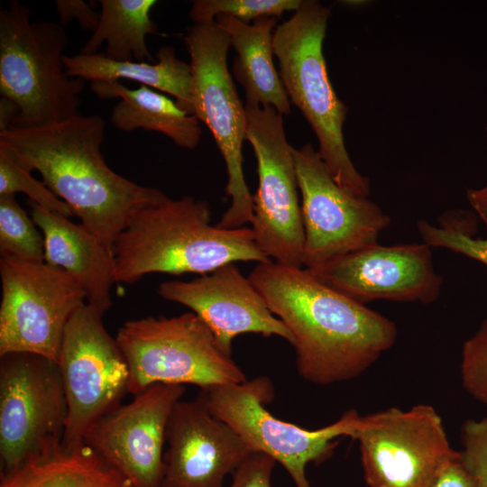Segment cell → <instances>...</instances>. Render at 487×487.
Segmentation results:
<instances>
[{
    "instance_id": "1",
    "label": "cell",
    "mask_w": 487,
    "mask_h": 487,
    "mask_svg": "<svg viewBox=\"0 0 487 487\" xmlns=\"http://www.w3.org/2000/svg\"><path fill=\"white\" fill-rule=\"evenodd\" d=\"M293 337L299 376L316 385L357 378L390 350L396 324L318 280L306 268L270 260L249 275Z\"/></svg>"
},
{
    "instance_id": "2",
    "label": "cell",
    "mask_w": 487,
    "mask_h": 487,
    "mask_svg": "<svg viewBox=\"0 0 487 487\" xmlns=\"http://www.w3.org/2000/svg\"><path fill=\"white\" fill-rule=\"evenodd\" d=\"M105 131L101 116L79 115L40 127L11 126L0 132V143L37 170L80 224L112 251L139 211L168 197L108 167L101 152Z\"/></svg>"
},
{
    "instance_id": "3",
    "label": "cell",
    "mask_w": 487,
    "mask_h": 487,
    "mask_svg": "<svg viewBox=\"0 0 487 487\" xmlns=\"http://www.w3.org/2000/svg\"><path fill=\"white\" fill-rule=\"evenodd\" d=\"M112 253L116 283L125 284L151 273L205 275L231 262L271 260L251 228L212 225L207 202L192 197L167 198L139 211Z\"/></svg>"
},
{
    "instance_id": "4",
    "label": "cell",
    "mask_w": 487,
    "mask_h": 487,
    "mask_svg": "<svg viewBox=\"0 0 487 487\" xmlns=\"http://www.w3.org/2000/svg\"><path fill=\"white\" fill-rule=\"evenodd\" d=\"M330 14L319 1L302 0L293 15L275 28L274 54L289 99L313 129L317 152L333 179L345 192L368 198L369 179L354 167L345 144L347 107L333 88L323 53Z\"/></svg>"
},
{
    "instance_id": "5",
    "label": "cell",
    "mask_w": 487,
    "mask_h": 487,
    "mask_svg": "<svg viewBox=\"0 0 487 487\" xmlns=\"http://www.w3.org/2000/svg\"><path fill=\"white\" fill-rule=\"evenodd\" d=\"M31 13L16 0L0 12V94L18 108L11 125L16 127H40L79 115L85 87L84 79L66 72L69 38L63 26L31 22Z\"/></svg>"
},
{
    "instance_id": "6",
    "label": "cell",
    "mask_w": 487,
    "mask_h": 487,
    "mask_svg": "<svg viewBox=\"0 0 487 487\" xmlns=\"http://www.w3.org/2000/svg\"><path fill=\"white\" fill-rule=\"evenodd\" d=\"M115 340L129 370L127 390L133 396L156 383L194 384L204 390L247 380L193 312L128 320Z\"/></svg>"
},
{
    "instance_id": "7",
    "label": "cell",
    "mask_w": 487,
    "mask_h": 487,
    "mask_svg": "<svg viewBox=\"0 0 487 487\" xmlns=\"http://www.w3.org/2000/svg\"><path fill=\"white\" fill-rule=\"evenodd\" d=\"M183 40L190 59L192 115L211 132L226 168L225 191L231 204L216 225L244 227L252 223L253 202L243 166L246 110L227 67L230 38L211 22L188 28Z\"/></svg>"
},
{
    "instance_id": "8",
    "label": "cell",
    "mask_w": 487,
    "mask_h": 487,
    "mask_svg": "<svg viewBox=\"0 0 487 487\" xmlns=\"http://www.w3.org/2000/svg\"><path fill=\"white\" fill-rule=\"evenodd\" d=\"M273 397L271 381L260 376L201 390L197 399L227 424L252 452L266 454L279 462L296 487H311L307 465L325 462L333 455L337 438L351 437L359 414L350 409L330 425L306 429L271 414L265 406Z\"/></svg>"
},
{
    "instance_id": "9",
    "label": "cell",
    "mask_w": 487,
    "mask_h": 487,
    "mask_svg": "<svg viewBox=\"0 0 487 487\" xmlns=\"http://www.w3.org/2000/svg\"><path fill=\"white\" fill-rule=\"evenodd\" d=\"M351 438L358 442L368 487H432L458 453L440 415L423 403L359 415Z\"/></svg>"
},
{
    "instance_id": "10",
    "label": "cell",
    "mask_w": 487,
    "mask_h": 487,
    "mask_svg": "<svg viewBox=\"0 0 487 487\" xmlns=\"http://www.w3.org/2000/svg\"><path fill=\"white\" fill-rule=\"evenodd\" d=\"M245 106L247 141L257 161L252 230L273 262L302 268L305 232L296 166L282 115L271 106Z\"/></svg>"
},
{
    "instance_id": "11",
    "label": "cell",
    "mask_w": 487,
    "mask_h": 487,
    "mask_svg": "<svg viewBox=\"0 0 487 487\" xmlns=\"http://www.w3.org/2000/svg\"><path fill=\"white\" fill-rule=\"evenodd\" d=\"M0 356L31 353L58 363L65 327L87 303L80 284L59 267L0 258Z\"/></svg>"
},
{
    "instance_id": "12",
    "label": "cell",
    "mask_w": 487,
    "mask_h": 487,
    "mask_svg": "<svg viewBox=\"0 0 487 487\" xmlns=\"http://www.w3.org/2000/svg\"><path fill=\"white\" fill-rule=\"evenodd\" d=\"M2 473L62 443L68 404L59 364L31 353L0 356Z\"/></svg>"
},
{
    "instance_id": "13",
    "label": "cell",
    "mask_w": 487,
    "mask_h": 487,
    "mask_svg": "<svg viewBox=\"0 0 487 487\" xmlns=\"http://www.w3.org/2000/svg\"><path fill=\"white\" fill-rule=\"evenodd\" d=\"M102 318L86 303L64 330L58 364L68 404L65 446L82 443L88 429L128 392L126 361Z\"/></svg>"
},
{
    "instance_id": "14",
    "label": "cell",
    "mask_w": 487,
    "mask_h": 487,
    "mask_svg": "<svg viewBox=\"0 0 487 487\" xmlns=\"http://www.w3.org/2000/svg\"><path fill=\"white\" fill-rule=\"evenodd\" d=\"M292 153L301 195L306 269L377 244L391 217L368 198L342 189L310 143L292 147Z\"/></svg>"
},
{
    "instance_id": "15",
    "label": "cell",
    "mask_w": 487,
    "mask_h": 487,
    "mask_svg": "<svg viewBox=\"0 0 487 487\" xmlns=\"http://www.w3.org/2000/svg\"><path fill=\"white\" fill-rule=\"evenodd\" d=\"M185 388L156 383L99 418L83 442L130 481L133 487H161L167 425Z\"/></svg>"
},
{
    "instance_id": "16",
    "label": "cell",
    "mask_w": 487,
    "mask_h": 487,
    "mask_svg": "<svg viewBox=\"0 0 487 487\" xmlns=\"http://www.w3.org/2000/svg\"><path fill=\"white\" fill-rule=\"evenodd\" d=\"M308 271L364 305L378 299L429 304L438 299L443 285L431 247L425 243L391 246L377 243Z\"/></svg>"
},
{
    "instance_id": "17",
    "label": "cell",
    "mask_w": 487,
    "mask_h": 487,
    "mask_svg": "<svg viewBox=\"0 0 487 487\" xmlns=\"http://www.w3.org/2000/svg\"><path fill=\"white\" fill-rule=\"evenodd\" d=\"M159 295L181 304L199 317L212 332L218 346L231 355L234 338L241 334H260L287 340L293 337L283 322L272 314L253 281L235 262L223 265L190 281L168 280L160 284Z\"/></svg>"
},
{
    "instance_id": "18",
    "label": "cell",
    "mask_w": 487,
    "mask_h": 487,
    "mask_svg": "<svg viewBox=\"0 0 487 487\" xmlns=\"http://www.w3.org/2000/svg\"><path fill=\"white\" fill-rule=\"evenodd\" d=\"M161 487H223L252 453L240 436L196 399L179 400L167 425Z\"/></svg>"
},
{
    "instance_id": "19",
    "label": "cell",
    "mask_w": 487,
    "mask_h": 487,
    "mask_svg": "<svg viewBox=\"0 0 487 487\" xmlns=\"http://www.w3.org/2000/svg\"><path fill=\"white\" fill-rule=\"evenodd\" d=\"M31 217L44 238V262L72 276L82 287L87 303L101 315L112 306L115 280L113 253L81 224L55 215L28 200Z\"/></svg>"
},
{
    "instance_id": "20",
    "label": "cell",
    "mask_w": 487,
    "mask_h": 487,
    "mask_svg": "<svg viewBox=\"0 0 487 487\" xmlns=\"http://www.w3.org/2000/svg\"><path fill=\"white\" fill-rule=\"evenodd\" d=\"M215 22L227 33L236 52L233 73L244 87L245 105L271 106L282 115L290 114V101L273 61L277 18L262 17L250 24L220 14Z\"/></svg>"
},
{
    "instance_id": "21",
    "label": "cell",
    "mask_w": 487,
    "mask_h": 487,
    "mask_svg": "<svg viewBox=\"0 0 487 487\" xmlns=\"http://www.w3.org/2000/svg\"><path fill=\"white\" fill-rule=\"evenodd\" d=\"M90 86L99 98H120L110 115L111 123L117 129L156 131L188 150L199 143L202 129L197 117L153 88L142 85L129 88L117 80L91 81Z\"/></svg>"
},
{
    "instance_id": "22",
    "label": "cell",
    "mask_w": 487,
    "mask_h": 487,
    "mask_svg": "<svg viewBox=\"0 0 487 487\" xmlns=\"http://www.w3.org/2000/svg\"><path fill=\"white\" fill-rule=\"evenodd\" d=\"M0 487H133L119 471L84 442L61 444L2 473Z\"/></svg>"
},
{
    "instance_id": "23",
    "label": "cell",
    "mask_w": 487,
    "mask_h": 487,
    "mask_svg": "<svg viewBox=\"0 0 487 487\" xmlns=\"http://www.w3.org/2000/svg\"><path fill=\"white\" fill-rule=\"evenodd\" d=\"M157 61H116L102 53L65 55L67 74L91 81L129 79L173 96L179 106L192 115L191 69L170 46H161Z\"/></svg>"
},
{
    "instance_id": "24",
    "label": "cell",
    "mask_w": 487,
    "mask_h": 487,
    "mask_svg": "<svg viewBox=\"0 0 487 487\" xmlns=\"http://www.w3.org/2000/svg\"><path fill=\"white\" fill-rule=\"evenodd\" d=\"M156 0H100V19L81 48L82 54H96L106 42L105 56L116 61H149L146 37L157 33L151 11Z\"/></svg>"
},
{
    "instance_id": "25",
    "label": "cell",
    "mask_w": 487,
    "mask_h": 487,
    "mask_svg": "<svg viewBox=\"0 0 487 487\" xmlns=\"http://www.w3.org/2000/svg\"><path fill=\"white\" fill-rule=\"evenodd\" d=\"M417 229L426 244L463 254L487 266V235L474 237L476 231L473 216L463 210L442 215L438 225L426 220L417 222Z\"/></svg>"
},
{
    "instance_id": "26",
    "label": "cell",
    "mask_w": 487,
    "mask_h": 487,
    "mask_svg": "<svg viewBox=\"0 0 487 487\" xmlns=\"http://www.w3.org/2000/svg\"><path fill=\"white\" fill-rule=\"evenodd\" d=\"M0 253L31 262L45 259L43 235L14 195L0 196Z\"/></svg>"
},
{
    "instance_id": "27",
    "label": "cell",
    "mask_w": 487,
    "mask_h": 487,
    "mask_svg": "<svg viewBox=\"0 0 487 487\" xmlns=\"http://www.w3.org/2000/svg\"><path fill=\"white\" fill-rule=\"evenodd\" d=\"M32 171L7 146L0 143V196L23 193L28 200L55 215L73 216L71 208L43 181L33 178Z\"/></svg>"
},
{
    "instance_id": "28",
    "label": "cell",
    "mask_w": 487,
    "mask_h": 487,
    "mask_svg": "<svg viewBox=\"0 0 487 487\" xmlns=\"http://www.w3.org/2000/svg\"><path fill=\"white\" fill-rule=\"evenodd\" d=\"M302 0H194L189 17L195 23L215 22L220 14L249 23L262 17H280L295 12Z\"/></svg>"
},
{
    "instance_id": "29",
    "label": "cell",
    "mask_w": 487,
    "mask_h": 487,
    "mask_svg": "<svg viewBox=\"0 0 487 487\" xmlns=\"http://www.w3.org/2000/svg\"><path fill=\"white\" fill-rule=\"evenodd\" d=\"M460 376L465 391L487 406V317L463 345Z\"/></svg>"
},
{
    "instance_id": "30",
    "label": "cell",
    "mask_w": 487,
    "mask_h": 487,
    "mask_svg": "<svg viewBox=\"0 0 487 487\" xmlns=\"http://www.w3.org/2000/svg\"><path fill=\"white\" fill-rule=\"evenodd\" d=\"M460 441L473 487H487V417L465 420L460 427Z\"/></svg>"
},
{
    "instance_id": "31",
    "label": "cell",
    "mask_w": 487,
    "mask_h": 487,
    "mask_svg": "<svg viewBox=\"0 0 487 487\" xmlns=\"http://www.w3.org/2000/svg\"><path fill=\"white\" fill-rule=\"evenodd\" d=\"M276 461L266 454L252 452L233 473L229 487H272Z\"/></svg>"
},
{
    "instance_id": "32",
    "label": "cell",
    "mask_w": 487,
    "mask_h": 487,
    "mask_svg": "<svg viewBox=\"0 0 487 487\" xmlns=\"http://www.w3.org/2000/svg\"><path fill=\"white\" fill-rule=\"evenodd\" d=\"M55 6L62 26L76 20L80 27L92 32L96 28L100 12L95 11L82 0H57Z\"/></svg>"
},
{
    "instance_id": "33",
    "label": "cell",
    "mask_w": 487,
    "mask_h": 487,
    "mask_svg": "<svg viewBox=\"0 0 487 487\" xmlns=\"http://www.w3.org/2000/svg\"><path fill=\"white\" fill-rule=\"evenodd\" d=\"M432 487H473L460 451L444 466Z\"/></svg>"
},
{
    "instance_id": "34",
    "label": "cell",
    "mask_w": 487,
    "mask_h": 487,
    "mask_svg": "<svg viewBox=\"0 0 487 487\" xmlns=\"http://www.w3.org/2000/svg\"><path fill=\"white\" fill-rule=\"evenodd\" d=\"M466 198L478 216L487 225V183L481 188H469Z\"/></svg>"
},
{
    "instance_id": "35",
    "label": "cell",
    "mask_w": 487,
    "mask_h": 487,
    "mask_svg": "<svg viewBox=\"0 0 487 487\" xmlns=\"http://www.w3.org/2000/svg\"><path fill=\"white\" fill-rule=\"evenodd\" d=\"M18 115V108L10 100L0 98V132L7 130Z\"/></svg>"
}]
</instances>
